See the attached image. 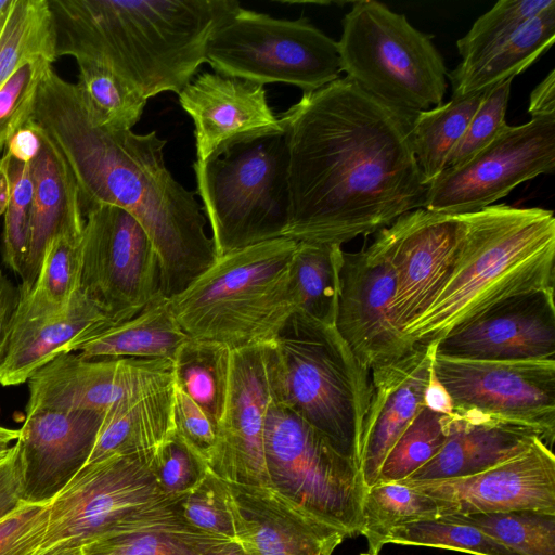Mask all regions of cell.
Segmentation results:
<instances>
[{
  "label": "cell",
  "mask_w": 555,
  "mask_h": 555,
  "mask_svg": "<svg viewBox=\"0 0 555 555\" xmlns=\"http://www.w3.org/2000/svg\"><path fill=\"white\" fill-rule=\"evenodd\" d=\"M361 555H378V554H370V553H365V554H361Z\"/></svg>",
  "instance_id": "cell-61"
},
{
  "label": "cell",
  "mask_w": 555,
  "mask_h": 555,
  "mask_svg": "<svg viewBox=\"0 0 555 555\" xmlns=\"http://www.w3.org/2000/svg\"><path fill=\"white\" fill-rule=\"evenodd\" d=\"M337 41L341 70L384 103L417 114L442 103L447 67L433 36L375 0L352 4Z\"/></svg>",
  "instance_id": "cell-8"
},
{
  "label": "cell",
  "mask_w": 555,
  "mask_h": 555,
  "mask_svg": "<svg viewBox=\"0 0 555 555\" xmlns=\"http://www.w3.org/2000/svg\"><path fill=\"white\" fill-rule=\"evenodd\" d=\"M177 505L183 518L193 527L235 542L218 478L210 470H206L201 481Z\"/></svg>",
  "instance_id": "cell-46"
},
{
  "label": "cell",
  "mask_w": 555,
  "mask_h": 555,
  "mask_svg": "<svg viewBox=\"0 0 555 555\" xmlns=\"http://www.w3.org/2000/svg\"><path fill=\"white\" fill-rule=\"evenodd\" d=\"M56 34L48 0H14L0 36V88L25 63L44 57L53 63Z\"/></svg>",
  "instance_id": "cell-36"
},
{
  "label": "cell",
  "mask_w": 555,
  "mask_h": 555,
  "mask_svg": "<svg viewBox=\"0 0 555 555\" xmlns=\"http://www.w3.org/2000/svg\"><path fill=\"white\" fill-rule=\"evenodd\" d=\"M24 504L20 492V466L17 446L12 456L0 465V521Z\"/></svg>",
  "instance_id": "cell-50"
},
{
  "label": "cell",
  "mask_w": 555,
  "mask_h": 555,
  "mask_svg": "<svg viewBox=\"0 0 555 555\" xmlns=\"http://www.w3.org/2000/svg\"><path fill=\"white\" fill-rule=\"evenodd\" d=\"M112 325L114 323L80 288L63 311L11 323L0 346V384L25 383L56 357L76 351Z\"/></svg>",
  "instance_id": "cell-25"
},
{
  "label": "cell",
  "mask_w": 555,
  "mask_h": 555,
  "mask_svg": "<svg viewBox=\"0 0 555 555\" xmlns=\"http://www.w3.org/2000/svg\"><path fill=\"white\" fill-rule=\"evenodd\" d=\"M555 40V3L533 17L483 60L450 74L452 96L483 92L528 68Z\"/></svg>",
  "instance_id": "cell-31"
},
{
  "label": "cell",
  "mask_w": 555,
  "mask_h": 555,
  "mask_svg": "<svg viewBox=\"0 0 555 555\" xmlns=\"http://www.w3.org/2000/svg\"><path fill=\"white\" fill-rule=\"evenodd\" d=\"M162 489L170 496L181 498L203 478L207 468L176 436L157 454L152 466Z\"/></svg>",
  "instance_id": "cell-47"
},
{
  "label": "cell",
  "mask_w": 555,
  "mask_h": 555,
  "mask_svg": "<svg viewBox=\"0 0 555 555\" xmlns=\"http://www.w3.org/2000/svg\"><path fill=\"white\" fill-rule=\"evenodd\" d=\"M193 168L217 256L284 237L291 215L284 133L238 144Z\"/></svg>",
  "instance_id": "cell-7"
},
{
  "label": "cell",
  "mask_w": 555,
  "mask_h": 555,
  "mask_svg": "<svg viewBox=\"0 0 555 555\" xmlns=\"http://www.w3.org/2000/svg\"><path fill=\"white\" fill-rule=\"evenodd\" d=\"M485 92L452 96L449 102L415 115L412 146L427 186L447 169L449 155L464 134Z\"/></svg>",
  "instance_id": "cell-34"
},
{
  "label": "cell",
  "mask_w": 555,
  "mask_h": 555,
  "mask_svg": "<svg viewBox=\"0 0 555 555\" xmlns=\"http://www.w3.org/2000/svg\"><path fill=\"white\" fill-rule=\"evenodd\" d=\"M219 555H248L244 548L236 542H234L229 548Z\"/></svg>",
  "instance_id": "cell-58"
},
{
  "label": "cell",
  "mask_w": 555,
  "mask_h": 555,
  "mask_svg": "<svg viewBox=\"0 0 555 555\" xmlns=\"http://www.w3.org/2000/svg\"><path fill=\"white\" fill-rule=\"evenodd\" d=\"M11 196V184L8 176V156L0 157V216L7 210Z\"/></svg>",
  "instance_id": "cell-56"
},
{
  "label": "cell",
  "mask_w": 555,
  "mask_h": 555,
  "mask_svg": "<svg viewBox=\"0 0 555 555\" xmlns=\"http://www.w3.org/2000/svg\"><path fill=\"white\" fill-rule=\"evenodd\" d=\"M40 145V133L36 125L28 120L10 138L4 150L13 158L30 163L37 156Z\"/></svg>",
  "instance_id": "cell-51"
},
{
  "label": "cell",
  "mask_w": 555,
  "mask_h": 555,
  "mask_svg": "<svg viewBox=\"0 0 555 555\" xmlns=\"http://www.w3.org/2000/svg\"><path fill=\"white\" fill-rule=\"evenodd\" d=\"M424 406L444 415H451L454 412L452 399L444 386L435 376L434 371L425 389Z\"/></svg>",
  "instance_id": "cell-54"
},
{
  "label": "cell",
  "mask_w": 555,
  "mask_h": 555,
  "mask_svg": "<svg viewBox=\"0 0 555 555\" xmlns=\"http://www.w3.org/2000/svg\"><path fill=\"white\" fill-rule=\"evenodd\" d=\"M554 0H501L479 16L472 28L457 40L456 47L463 66L487 57L508 41Z\"/></svg>",
  "instance_id": "cell-40"
},
{
  "label": "cell",
  "mask_w": 555,
  "mask_h": 555,
  "mask_svg": "<svg viewBox=\"0 0 555 555\" xmlns=\"http://www.w3.org/2000/svg\"><path fill=\"white\" fill-rule=\"evenodd\" d=\"M178 95L195 127L197 163L217 158L238 144L283 133L262 85L204 72Z\"/></svg>",
  "instance_id": "cell-20"
},
{
  "label": "cell",
  "mask_w": 555,
  "mask_h": 555,
  "mask_svg": "<svg viewBox=\"0 0 555 555\" xmlns=\"http://www.w3.org/2000/svg\"><path fill=\"white\" fill-rule=\"evenodd\" d=\"M555 169V117L506 125L464 164L448 168L427 189L424 208L447 215L483 209L517 185Z\"/></svg>",
  "instance_id": "cell-12"
},
{
  "label": "cell",
  "mask_w": 555,
  "mask_h": 555,
  "mask_svg": "<svg viewBox=\"0 0 555 555\" xmlns=\"http://www.w3.org/2000/svg\"><path fill=\"white\" fill-rule=\"evenodd\" d=\"M33 555H82L81 546L55 545Z\"/></svg>",
  "instance_id": "cell-57"
},
{
  "label": "cell",
  "mask_w": 555,
  "mask_h": 555,
  "mask_svg": "<svg viewBox=\"0 0 555 555\" xmlns=\"http://www.w3.org/2000/svg\"><path fill=\"white\" fill-rule=\"evenodd\" d=\"M180 499L133 509L83 545L82 555H219L234 543L190 525Z\"/></svg>",
  "instance_id": "cell-28"
},
{
  "label": "cell",
  "mask_w": 555,
  "mask_h": 555,
  "mask_svg": "<svg viewBox=\"0 0 555 555\" xmlns=\"http://www.w3.org/2000/svg\"><path fill=\"white\" fill-rule=\"evenodd\" d=\"M81 267L82 235L54 238L31 292L20 297L11 323L47 318L63 311L80 288Z\"/></svg>",
  "instance_id": "cell-35"
},
{
  "label": "cell",
  "mask_w": 555,
  "mask_h": 555,
  "mask_svg": "<svg viewBox=\"0 0 555 555\" xmlns=\"http://www.w3.org/2000/svg\"><path fill=\"white\" fill-rule=\"evenodd\" d=\"M175 390L173 383L108 410L87 464L114 454L135 455L151 470L159 451L175 438Z\"/></svg>",
  "instance_id": "cell-29"
},
{
  "label": "cell",
  "mask_w": 555,
  "mask_h": 555,
  "mask_svg": "<svg viewBox=\"0 0 555 555\" xmlns=\"http://www.w3.org/2000/svg\"><path fill=\"white\" fill-rule=\"evenodd\" d=\"M450 517L478 527L515 555H555V512L520 509Z\"/></svg>",
  "instance_id": "cell-38"
},
{
  "label": "cell",
  "mask_w": 555,
  "mask_h": 555,
  "mask_svg": "<svg viewBox=\"0 0 555 555\" xmlns=\"http://www.w3.org/2000/svg\"><path fill=\"white\" fill-rule=\"evenodd\" d=\"M169 499L176 498L135 455L114 454L86 464L48 504V526L37 552L55 545L82 547L133 509Z\"/></svg>",
  "instance_id": "cell-14"
},
{
  "label": "cell",
  "mask_w": 555,
  "mask_h": 555,
  "mask_svg": "<svg viewBox=\"0 0 555 555\" xmlns=\"http://www.w3.org/2000/svg\"><path fill=\"white\" fill-rule=\"evenodd\" d=\"M12 7H13V4H12ZM12 7L8 11H5L3 14L0 15V36H1V33H2V30L4 28V25L7 23V20H8V16L10 14V11H11Z\"/></svg>",
  "instance_id": "cell-60"
},
{
  "label": "cell",
  "mask_w": 555,
  "mask_h": 555,
  "mask_svg": "<svg viewBox=\"0 0 555 555\" xmlns=\"http://www.w3.org/2000/svg\"><path fill=\"white\" fill-rule=\"evenodd\" d=\"M460 228L457 215L420 208L377 231L374 243L386 254L395 271L391 311L401 331L431 305L446 283Z\"/></svg>",
  "instance_id": "cell-18"
},
{
  "label": "cell",
  "mask_w": 555,
  "mask_h": 555,
  "mask_svg": "<svg viewBox=\"0 0 555 555\" xmlns=\"http://www.w3.org/2000/svg\"><path fill=\"white\" fill-rule=\"evenodd\" d=\"M538 439L552 448L531 427L477 412H453L448 415L447 438L440 452L405 480L473 475L516 456Z\"/></svg>",
  "instance_id": "cell-27"
},
{
  "label": "cell",
  "mask_w": 555,
  "mask_h": 555,
  "mask_svg": "<svg viewBox=\"0 0 555 555\" xmlns=\"http://www.w3.org/2000/svg\"><path fill=\"white\" fill-rule=\"evenodd\" d=\"M297 242L280 237L218 256L169 299L183 332L231 350L272 345L293 312L291 264Z\"/></svg>",
  "instance_id": "cell-5"
},
{
  "label": "cell",
  "mask_w": 555,
  "mask_h": 555,
  "mask_svg": "<svg viewBox=\"0 0 555 555\" xmlns=\"http://www.w3.org/2000/svg\"><path fill=\"white\" fill-rule=\"evenodd\" d=\"M369 372L334 325L299 311L291 314L273 343L275 401L318 430L359 469L371 398Z\"/></svg>",
  "instance_id": "cell-6"
},
{
  "label": "cell",
  "mask_w": 555,
  "mask_h": 555,
  "mask_svg": "<svg viewBox=\"0 0 555 555\" xmlns=\"http://www.w3.org/2000/svg\"><path fill=\"white\" fill-rule=\"evenodd\" d=\"M436 344H416L403 358L374 367L371 398L363 421L360 473L373 486L386 455L424 406Z\"/></svg>",
  "instance_id": "cell-24"
},
{
  "label": "cell",
  "mask_w": 555,
  "mask_h": 555,
  "mask_svg": "<svg viewBox=\"0 0 555 555\" xmlns=\"http://www.w3.org/2000/svg\"><path fill=\"white\" fill-rule=\"evenodd\" d=\"M395 286L392 264L377 244L344 251L334 326L369 371L403 358L416 345L393 322Z\"/></svg>",
  "instance_id": "cell-17"
},
{
  "label": "cell",
  "mask_w": 555,
  "mask_h": 555,
  "mask_svg": "<svg viewBox=\"0 0 555 555\" xmlns=\"http://www.w3.org/2000/svg\"><path fill=\"white\" fill-rule=\"evenodd\" d=\"M28 120L56 146L79 189L85 212L117 206L135 218L157 254L162 294L183 292L217 259L205 232L206 217L195 198L167 169V140L102 124L76 83L48 65Z\"/></svg>",
  "instance_id": "cell-2"
},
{
  "label": "cell",
  "mask_w": 555,
  "mask_h": 555,
  "mask_svg": "<svg viewBox=\"0 0 555 555\" xmlns=\"http://www.w3.org/2000/svg\"><path fill=\"white\" fill-rule=\"evenodd\" d=\"M438 516L433 499L403 481L377 482L365 488L361 534L370 554H378L398 526Z\"/></svg>",
  "instance_id": "cell-37"
},
{
  "label": "cell",
  "mask_w": 555,
  "mask_h": 555,
  "mask_svg": "<svg viewBox=\"0 0 555 555\" xmlns=\"http://www.w3.org/2000/svg\"><path fill=\"white\" fill-rule=\"evenodd\" d=\"M528 113L531 117H555V70L532 90Z\"/></svg>",
  "instance_id": "cell-52"
},
{
  "label": "cell",
  "mask_w": 555,
  "mask_h": 555,
  "mask_svg": "<svg viewBox=\"0 0 555 555\" xmlns=\"http://www.w3.org/2000/svg\"><path fill=\"white\" fill-rule=\"evenodd\" d=\"M56 56L113 70L146 100L179 93L206 62L211 35L235 0H48Z\"/></svg>",
  "instance_id": "cell-3"
},
{
  "label": "cell",
  "mask_w": 555,
  "mask_h": 555,
  "mask_svg": "<svg viewBox=\"0 0 555 555\" xmlns=\"http://www.w3.org/2000/svg\"><path fill=\"white\" fill-rule=\"evenodd\" d=\"M52 64L37 57L23 64L0 88V152L29 119L43 72Z\"/></svg>",
  "instance_id": "cell-45"
},
{
  "label": "cell",
  "mask_w": 555,
  "mask_h": 555,
  "mask_svg": "<svg viewBox=\"0 0 555 555\" xmlns=\"http://www.w3.org/2000/svg\"><path fill=\"white\" fill-rule=\"evenodd\" d=\"M433 371L454 412H477L531 427L553 448L555 360L487 361L435 353Z\"/></svg>",
  "instance_id": "cell-13"
},
{
  "label": "cell",
  "mask_w": 555,
  "mask_h": 555,
  "mask_svg": "<svg viewBox=\"0 0 555 555\" xmlns=\"http://www.w3.org/2000/svg\"><path fill=\"white\" fill-rule=\"evenodd\" d=\"M104 413L37 410L26 413L16 441L21 499L49 504L87 464Z\"/></svg>",
  "instance_id": "cell-21"
},
{
  "label": "cell",
  "mask_w": 555,
  "mask_h": 555,
  "mask_svg": "<svg viewBox=\"0 0 555 555\" xmlns=\"http://www.w3.org/2000/svg\"><path fill=\"white\" fill-rule=\"evenodd\" d=\"M48 520V504H24L0 521V555L35 554L46 534Z\"/></svg>",
  "instance_id": "cell-49"
},
{
  "label": "cell",
  "mask_w": 555,
  "mask_h": 555,
  "mask_svg": "<svg viewBox=\"0 0 555 555\" xmlns=\"http://www.w3.org/2000/svg\"><path fill=\"white\" fill-rule=\"evenodd\" d=\"M273 401V344L232 350L227 404L208 470L228 481L272 485L263 436Z\"/></svg>",
  "instance_id": "cell-16"
},
{
  "label": "cell",
  "mask_w": 555,
  "mask_h": 555,
  "mask_svg": "<svg viewBox=\"0 0 555 555\" xmlns=\"http://www.w3.org/2000/svg\"><path fill=\"white\" fill-rule=\"evenodd\" d=\"M457 216L449 276L431 305L402 330L414 344L437 343L511 298L554 287L552 210L493 204Z\"/></svg>",
  "instance_id": "cell-4"
},
{
  "label": "cell",
  "mask_w": 555,
  "mask_h": 555,
  "mask_svg": "<svg viewBox=\"0 0 555 555\" xmlns=\"http://www.w3.org/2000/svg\"><path fill=\"white\" fill-rule=\"evenodd\" d=\"M13 2L14 0H0V15L8 11Z\"/></svg>",
  "instance_id": "cell-59"
},
{
  "label": "cell",
  "mask_w": 555,
  "mask_h": 555,
  "mask_svg": "<svg viewBox=\"0 0 555 555\" xmlns=\"http://www.w3.org/2000/svg\"><path fill=\"white\" fill-rule=\"evenodd\" d=\"M188 338L171 311L169 299L160 294L134 317L112 325L76 351L85 359L140 358L172 362Z\"/></svg>",
  "instance_id": "cell-30"
},
{
  "label": "cell",
  "mask_w": 555,
  "mask_h": 555,
  "mask_svg": "<svg viewBox=\"0 0 555 555\" xmlns=\"http://www.w3.org/2000/svg\"><path fill=\"white\" fill-rule=\"evenodd\" d=\"M206 62L224 76L262 86L288 83L304 93L343 72L337 41L308 18H275L242 7L211 35Z\"/></svg>",
  "instance_id": "cell-9"
},
{
  "label": "cell",
  "mask_w": 555,
  "mask_h": 555,
  "mask_svg": "<svg viewBox=\"0 0 555 555\" xmlns=\"http://www.w3.org/2000/svg\"><path fill=\"white\" fill-rule=\"evenodd\" d=\"M232 350L219 343L188 338L172 361L173 383L218 427L229 392Z\"/></svg>",
  "instance_id": "cell-33"
},
{
  "label": "cell",
  "mask_w": 555,
  "mask_h": 555,
  "mask_svg": "<svg viewBox=\"0 0 555 555\" xmlns=\"http://www.w3.org/2000/svg\"><path fill=\"white\" fill-rule=\"evenodd\" d=\"M513 79H507L486 90L464 134L449 155L447 169L454 168L472 158L492 142L507 125L505 114Z\"/></svg>",
  "instance_id": "cell-44"
},
{
  "label": "cell",
  "mask_w": 555,
  "mask_h": 555,
  "mask_svg": "<svg viewBox=\"0 0 555 555\" xmlns=\"http://www.w3.org/2000/svg\"><path fill=\"white\" fill-rule=\"evenodd\" d=\"M81 293L114 324L162 294L159 261L139 221L113 205L85 212Z\"/></svg>",
  "instance_id": "cell-11"
},
{
  "label": "cell",
  "mask_w": 555,
  "mask_h": 555,
  "mask_svg": "<svg viewBox=\"0 0 555 555\" xmlns=\"http://www.w3.org/2000/svg\"><path fill=\"white\" fill-rule=\"evenodd\" d=\"M271 483L346 538L361 534L365 491L359 467L312 426L273 401L264 422Z\"/></svg>",
  "instance_id": "cell-10"
},
{
  "label": "cell",
  "mask_w": 555,
  "mask_h": 555,
  "mask_svg": "<svg viewBox=\"0 0 555 555\" xmlns=\"http://www.w3.org/2000/svg\"><path fill=\"white\" fill-rule=\"evenodd\" d=\"M20 294L0 269V346L18 306Z\"/></svg>",
  "instance_id": "cell-53"
},
{
  "label": "cell",
  "mask_w": 555,
  "mask_h": 555,
  "mask_svg": "<svg viewBox=\"0 0 555 555\" xmlns=\"http://www.w3.org/2000/svg\"><path fill=\"white\" fill-rule=\"evenodd\" d=\"M7 156L11 196L4 212L3 259L21 278L30 232L33 182L29 163L20 162L9 154Z\"/></svg>",
  "instance_id": "cell-43"
},
{
  "label": "cell",
  "mask_w": 555,
  "mask_h": 555,
  "mask_svg": "<svg viewBox=\"0 0 555 555\" xmlns=\"http://www.w3.org/2000/svg\"><path fill=\"white\" fill-rule=\"evenodd\" d=\"M436 353L470 360H555L554 287L511 298L436 344Z\"/></svg>",
  "instance_id": "cell-22"
},
{
  "label": "cell",
  "mask_w": 555,
  "mask_h": 555,
  "mask_svg": "<svg viewBox=\"0 0 555 555\" xmlns=\"http://www.w3.org/2000/svg\"><path fill=\"white\" fill-rule=\"evenodd\" d=\"M175 436L208 468L217 446V426L175 385Z\"/></svg>",
  "instance_id": "cell-48"
},
{
  "label": "cell",
  "mask_w": 555,
  "mask_h": 555,
  "mask_svg": "<svg viewBox=\"0 0 555 555\" xmlns=\"http://www.w3.org/2000/svg\"><path fill=\"white\" fill-rule=\"evenodd\" d=\"M344 250L337 244L298 242L291 264L296 311L334 325Z\"/></svg>",
  "instance_id": "cell-32"
},
{
  "label": "cell",
  "mask_w": 555,
  "mask_h": 555,
  "mask_svg": "<svg viewBox=\"0 0 555 555\" xmlns=\"http://www.w3.org/2000/svg\"><path fill=\"white\" fill-rule=\"evenodd\" d=\"M20 437V429L0 426V465L8 461L15 451V442Z\"/></svg>",
  "instance_id": "cell-55"
},
{
  "label": "cell",
  "mask_w": 555,
  "mask_h": 555,
  "mask_svg": "<svg viewBox=\"0 0 555 555\" xmlns=\"http://www.w3.org/2000/svg\"><path fill=\"white\" fill-rule=\"evenodd\" d=\"M415 115L347 77L302 93L280 116L291 193L284 237L341 246L424 208L428 186L412 146Z\"/></svg>",
  "instance_id": "cell-1"
},
{
  "label": "cell",
  "mask_w": 555,
  "mask_h": 555,
  "mask_svg": "<svg viewBox=\"0 0 555 555\" xmlns=\"http://www.w3.org/2000/svg\"><path fill=\"white\" fill-rule=\"evenodd\" d=\"M426 546L473 555H515L478 527L450 516H437L395 528L387 544Z\"/></svg>",
  "instance_id": "cell-41"
},
{
  "label": "cell",
  "mask_w": 555,
  "mask_h": 555,
  "mask_svg": "<svg viewBox=\"0 0 555 555\" xmlns=\"http://www.w3.org/2000/svg\"><path fill=\"white\" fill-rule=\"evenodd\" d=\"M447 420L423 406L389 450L375 483L405 480L429 463L444 444Z\"/></svg>",
  "instance_id": "cell-42"
},
{
  "label": "cell",
  "mask_w": 555,
  "mask_h": 555,
  "mask_svg": "<svg viewBox=\"0 0 555 555\" xmlns=\"http://www.w3.org/2000/svg\"><path fill=\"white\" fill-rule=\"evenodd\" d=\"M173 384L172 362L163 359L98 358L61 354L28 379L26 413L37 410L96 411Z\"/></svg>",
  "instance_id": "cell-15"
},
{
  "label": "cell",
  "mask_w": 555,
  "mask_h": 555,
  "mask_svg": "<svg viewBox=\"0 0 555 555\" xmlns=\"http://www.w3.org/2000/svg\"><path fill=\"white\" fill-rule=\"evenodd\" d=\"M217 478L235 542L248 555H312L331 537L341 533L273 485Z\"/></svg>",
  "instance_id": "cell-23"
},
{
  "label": "cell",
  "mask_w": 555,
  "mask_h": 555,
  "mask_svg": "<svg viewBox=\"0 0 555 555\" xmlns=\"http://www.w3.org/2000/svg\"><path fill=\"white\" fill-rule=\"evenodd\" d=\"M36 127L41 145L29 163L33 206L27 253L18 286L20 297L31 292L53 240L61 235H82L85 227L76 180L56 146Z\"/></svg>",
  "instance_id": "cell-26"
},
{
  "label": "cell",
  "mask_w": 555,
  "mask_h": 555,
  "mask_svg": "<svg viewBox=\"0 0 555 555\" xmlns=\"http://www.w3.org/2000/svg\"><path fill=\"white\" fill-rule=\"evenodd\" d=\"M76 62V85L98 119L113 129L131 130L141 119L147 100L108 67L91 61Z\"/></svg>",
  "instance_id": "cell-39"
},
{
  "label": "cell",
  "mask_w": 555,
  "mask_h": 555,
  "mask_svg": "<svg viewBox=\"0 0 555 555\" xmlns=\"http://www.w3.org/2000/svg\"><path fill=\"white\" fill-rule=\"evenodd\" d=\"M402 481L433 499L438 516L555 512V456L541 439L516 456L473 475Z\"/></svg>",
  "instance_id": "cell-19"
}]
</instances>
